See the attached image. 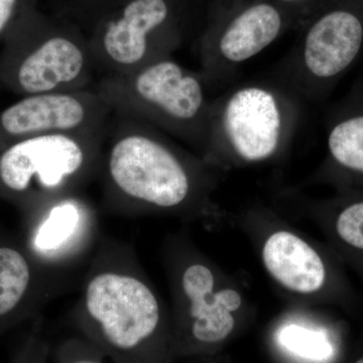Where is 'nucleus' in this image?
Here are the masks:
<instances>
[{
    "label": "nucleus",
    "instance_id": "f8f14e48",
    "mask_svg": "<svg viewBox=\"0 0 363 363\" xmlns=\"http://www.w3.org/2000/svg\"><path fill=\"white\" fill-rule=\"evenodd\" d=\"M260 253L267 274L284 290L309 297L324 288L327 281L324 260L298 234L277 229L267 235Z\"/></svg>",
    "mask_w": 363,
    "mask_h": 363
},
{
    "label": "nucleus",
    "instance_id": "f3484780",
    "mask_svg": "<svg viewBox=\"0 0 363 363\" xmlns=\"http://www.w3.org/2000/svg\"><path fill=\"white\" fill-rule=\"evenodd\" d=\"M335 229L346 245L363 250V201L344 208L336 218Z\"/></svg>",
    "mask_w": 363,
    "mask_h": 363
},
{
    "label": "nucleus",
    "instance_id": "f257e3e1",
    "mask_svg": "<svg viewBox=\"0 0 363 363\" xmlns=\"http://www.w3.org/2000/svg\"><path fill=\"white\" fill-rule=\"evenodd\" d=\"M100 172L116 206L190 212L209 208L218 169L154 126L113 112Z\"/></svg>",
    "mask_w": 363,
    "mask_h": 363
},
{
    "label": "nucleus",
    "instance_id": "412c9836",
    "mask_svg": "<svg viewBox=\"0 0 363 363\" xmlns=\"http://www.w3.org/2000/svg\"><path fill=\"white\" fill-rule=\"evenodd\" d=\"M47 344L40 336H32L16 355L13 363H47Z\"/></svg>",
    "mask_w": 363,
    "mask_h": 363
},
{
    "label": "nucleus",
    "instance_id": "39448f33",
    "mask_svg": "<svg viewBox=\"0 0 363 363\" xmlns=\"http://www.w3.org/2000/svg\"><path fill=\"white\" fill-rule=\"evenodd\" d=\"M96 74L87 33L38 6L2 43L0 85L20 96L89 89Z\"/></svg>",
    "mask_w": 363,
    "mask_h": 363
},
{
    "label": "nucleus",
    "instance_id": "a211bd4d",
    "mask_svg": "<svg viewBox=\"0 0 363 363\" xmlns=\"http://www.w3.org/2000/svg\"><path fill=\"white\" fill-rule=\"evenodd\" d=\"M99 350L84 338H72L59 346L57 363H107Z\"/></svg>",
    "mask_w": 363,
    "mask_h": 363
},
{
    "label": "nucleus",
    "instance_id": "dca6fc26",
    "mask_svg": "<svg viewBox=\"0 0 363 363\" xmlns=\"http://www.w3.org/2000/svg\"><path fill=\"white\" fill-rule=\"evenodd\" d=\"M130 0H51L52 13L89 33L95 25Z\"/></svg>",
    "mask_w": 363,
    "mask_h": 363
},
{
    "label": "nucleus",
    "instance_id": "7ed1b4c3",
    "mask_svg": "<svg viewBox=\"0 0 363 363\" xmlns=\"http://www.w3.org/2000/svg\"><path fill=\"white\" fill-rule=\"evenodd\" d=\"M303 104L272 76L212 98L203 159L217 169L274 161L292 143L302 121Z\"/></svg>",
    "mask_w": 363,
    "mask_h": 363
},
{
    "label": "nucleus",
    "instance_id": "0eeeda50",
    "mask_svg": "<svg viewBox=\"0 0 363 363\" xmlns=\"http://www.w3.org/2000/svg\"><path fill=\"white\" fill-rule=\"evenodd\" d=\"M107 130L51 133L0 149V199L25 213L78 192L101 168Z\"/></svg>",
    "mask_w": 363,
    "mask_h": 363
},
{
    "label": "nucleus",
    "instance_id": "5701e85b",
    "mask_svg": "<svg viewBox=\"0 0 363 363\" xmlns=\"http://www.w3.org/2000/svg\"><path fill=\"white\" fill-rule=\"evenodd\" d=\"M354 363H363V357L359 358V359L357 360Z\"/></svg>",
    "mask_w": 363,
    "mask_h": 363
},
{
    "label": "nucleus",
    "instance_id": "ddd939ff",
    "mask_svg": "<svg viewBox=\"0 0 363 363\" xmlns=\"http://www.w3.org/2000/svg\"><path fill=\"white\" fill-rule=\"evenodd\" d=\"M39 267L26 247L0 240V335L32 310Z\"/></svg>",
    "mask_w": 363,
    "mask_h": 363
},
{
    "label": "nucleus",
    "instance_id": "aec40b11",
    "mask_svg": "<svg viewBox=\"0 0 363 363\" xmlns=\"http://www.w3.org/2000/svg\"><path fill=\"white\" fill-rule=\"evenodd\" d=\"M274 1L292 14L293 18L297 21L298 30L320 7L323 6L326 0H274Z\"/></svg>",
    "mask_w": 363,
    "mask_h": 363
},
{
    "label": "nucleus",
    "instance_id": "423d86ee",
    "mask_svg": "<svg viewBox=\"0 0 363 363\" xmlns=\"http://www.w3.org/2000/svg\"><path fill=\"white\" fill-rule=\"evenodd\" d=\"M206 0H130L88 33L96 73H130L173 57L201 30Z\"/></svg>",
    "mask_w": 363,
    "mask_h": 363
},
{
    "label": "nucleus",
    "instance_id": "2eb2a0df",
    "mask_svg": "<svg viewBox=\"0 0 363 363\" xmlns=\"http://www.w3.org/2000/svg\"><path fill=\"white\" fill-rule=\"evenodd\" d=\"M332 161L341 168L363 175V114L348 117L329 131Z\"/></svg>",
    "mask_w": 363,
    "mask_h": 363
},
{
    "label": "nucleus",
    "instance_id": "6ab92c4d",
    "mask_svg": "<svg viewBox=\"0 0 363 363\" xmlns=\"http://www.w3.org/2000/svg\"><path fill=\"white\" fill-rule=\"evenodd\" d=\"M38 6V0H0V43L18 25L30 9Z\"/></svg>",
    "mask_w": 363,
    "mask_h": 363
},
{
    "label": "nucleus",
    "instance_id": "f03ea898",
    "mask_svg": "<svg viewBox=\"0 0 363 363\" xmlns=\"http://www.w3.org/2000/svg\"><path fill=\"white\" fill-rule=\"evenodd\" d=\"M83 338L112 363H172L171 321L156 291L135 267H93L77 312Z\"/></svg>",
    "mask_w": 363,
    "mask_h": 363
},
{
    "label": "nucleus",
    "instance_id": "4468645a",
    "mask_svg": "<svg viewBox=\"0 0 363 363\" xmlns=\"http://www.w3.org/2000/svg\"><path fill=\"white\" fill-rule=\"evenodd\" d=\"M274 338L279 352L295 363H323L331 357L330 343L324 332L303 320L284 322Z\"/></svg>",
    "mask_w": 363,
    "mask_h": 363
},
{
    "label": "nucleus",
    "instance_id": "20e7f679",
    "mask_svg": "<svg viewBox=\"0 0 363 363\" xmlns=\"http://www.w3.org/2000/svg\"><path fill=\"white\" fill-rule=\"evenodd\" d=\"M92 89L114 113L154 126L203 159L212 98L199 71L169 57L130 73L102 76Z\"/></svg>",
    "mask_w": 363,
    "mask_h": 363
},
{
    "label": "nucleus",
    "instance_id": "9d476101",
    "mask_svg": "<svg viewBox=\"0 0 363 363\" xmlns=\"http://www.w3.org/2000/svg\"><path fill=\"white\" fill-rule=\"evenodd\" d=\"M112 116L92 88L21 96L0 111V149L35 136L106 130Z\"/></svg>",
    "mask_w": 363,
    "mask_h": 363
},
{
    "label": "nucleus",
    "instance_id": "1a4fd4ad",
    "mask_svg": "<svg viewBox=\"0 0 363 363\" xmlns=\"http://www.w3.org/2000/svg\"><path fill=\"white\" fill-rule=\"evenodd\" d=\"M297 30L292 14L274 0H206L195 47L208 88L224 84L238 67Z\"/></svg>",
    "mask_w": 363,
    "mask_h": 363
},
{
    "label": "nucleus",
    "instance_id": "6e6552de",
    "mask_svg": "<svg viewBox=\"0 0 363 363\" xmlns=\"http://www.w3.org/2000/svg\"><path fill=\"white\" fill-rule=\"evenodd\" d=\"M174 358L212 357L240 330L247 318L242 293L216 267L193 252L182 255L172 274Z\"/></svg>",
    "mask_w": 363,
    "mask_h": 363
},
{
    "label": "nucleus",
    "instance_id": "4be33fe9",
    "mask_svg": "<svg viewBox=\"0 0 363 363\" xmlns=\"http://www.w3.org/2000/svg\"><path fill=\"white\" fill-rule=\"evenodd\" d=\"M212 357H213V355H212V357H205L204 359H203L202 362L199 363H218Z\"/></svg>",
    "mask_w": 363,
    "mask_h": 363
},
{
    "label": "nucleus",
    "instance_id": "9b49d317",
    "mask_svg": "<svg viewBox=\"0 0 363 363\" xmlns=\"http://www.w3.org/2000/svg\"><path fill=\"white\" fill-rule=\"evenodd\" d=\"M26 250L40 264L59 262L83 245L93 221L90 205L78 192L59 196L26 213Z\"/></svg>",
    "mask_w": 363,
    "mask_h": 363
}]
</instances>
